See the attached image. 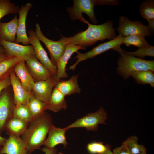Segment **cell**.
Returning <instances> with one entry per match:
<instances>
[{
    "label": "cell",
    "mask_w": 154,
    "mask_h": 154,
    "mask_svg": "<svg viewBox=\"0 0 154 154\" xmlns=\"http://www.w3.org/2000/svg\"><path fill=\"white\" fill-rule=\"evenodd\" d=\"M5 54L4 48L0 44V56Z\"/></svg>",
    "instance_id": "ab89813d"
},
{
    "label": "cell",
    "mask_w": 154,
    "mask_h": 154,
    "mask_svg": "<svg viewBox=\"0 0 154 154\" xmlns=\"http://www.w3.org/2000/svg\"><path fill=\"white\" fill-rule=\"evenodd\" d=\"M122 42L127 46L133 45L138 48L146 47L149 45L145 37L138 35L123 36Z\"/></svg>",
    "instance_id": "f1b7e54d"
},
{
    "label": "cell",
    "mask_w": 154,
    "mask_h": 154,
    "mask_svg": "<svg viewBox=\"0 0 154 154\" xmlns=\"http://www.w3.org/2000/svg\"><path fill=\"white\" fill-rule=\"evenodd\" d=\"M32 6V3H26L24 5H21L18 12L19 17L15 43H21L25 45L30 44L29 39L26 32V23L27 14Z\"/></svg>",
    "instance_id": "7c38bea8"
},
{
    "label": "cell",
    "mask_w": 154,
    "mask_h": 154,
    "mask_svg": "<svg viewBox=\"0 0 154 154\" xmlns=\"http://www.w3.org/2000/svg\"><path fill=\"white\" fill-rule=\"evenodd\" d=\"M8 56L6 54H3L0 56V62L6 58Z\"/></svg>",
    "instance_id": "60d3db41"
},
{
    "label": "cell",
    "mask_w": 154,
    "mask_h": 154,
    "mask_svg": "<svg viewBox=\"0 0 154 154\" xmlns=\"http://www.w3.org/2000/svg\"><path fill=\"white\" fill-rule=\"evenodd\" d=\"M18 23V19L15 15L10 21L7 23L0 22V39L15 43Z\"/></svg>",
    "instance_id": "ffe728a7"
},
{
    "label": "cell",
    "mask_w": 154,
    "mask_h": 154,
    "mask_svg": "<svg viewBox=\"0 0 154 154\" xmlns=\"http://www.w3.org/2000/svg\"><path fill=\"white\" fill-rule=\"evenodd\" d=\"M21 58L15 56H8L0 62V82L9 76L11 72L21 60Z\"/></svg>",
    "instance_id": "cb8c5ba5"
},
{
    "label": "cell",
    "mask_w": 154,
    "mask_h": 154,
    "mask_svg": "<svg viewBox=\"0 0 154 154\" xmlns=\"http://www.w3.org/2000/svg\"><path fill=\"white\" fill-rule=\"evenodd\" d=\"M78 76L74 75L68 80H60L55 87L65 96L79 94L81 90L78 84Z\"/></svg>",
    "instance_id": "44dd1931"
},
{
    "label": "cell",
    "mask_w": 154,
    "mask_h": 154,
    "mask_svg": "<svg viewBox=\"0 0 154 154\" xmlns=\"http://www.w3.org/2000/svg\"><path fill=\"white\" fill-rule=\"evenodd\" d=\"M29 123L25 121L12 116L8 121L5 126L9 135L20 137L26 130Z\"/></svg>",
    "instance_id": "7402d4cb"
},
{
    "label": "cell",
    "mask_w": 154,
    "mask_h": 154,
    "mask_svg": "<svg viewBox=\"0 0 154 154\" xmlns=\"http://www.w3.org/2000/svg\"><path fill=\"white\" fill-rule=\"evenodd\" d=\"M86 48L67 43L64 53L58 61L56 65L57 76L60 79L68 77L66 72V68L69 60L74 53L80 49L85 50Z\"/></svg>",
    "instance_id": "ac0fdd59"
},
{
    "label": "cell",
    "mask_w": 154,
    "mask_h": 154,
    "mask_svg": "<svg viewBox=\"0 0 154 154\" xmlns=\"http://www.w3.org/2000/svg\"><path fill=\"white\" fill-rule=\"evenodd\" d=\"M124 50L119 53L120 56L118 60L117 71L124 79H127L134 73L150 70L154 72V60H147L129 55Z\"/></svg>",
    "instance_id": "3957f363"
},
{
    "label": "cell",
    "mask_w": 154,
    "mask_h": 154,
    "mask_svg": "<svg viewBox=\"0 0 154 154\" xmlns=\"http://www.w3.org/2000/svg\"><path fill=\"white\" fill-rule=\"evenodd\" d=\"M118 25L117 31L123 36L138 35L145 37L151 35L147 26L139 21H131L124 15L119 17Z\"/></svg>",
    "instance_id": "ba28073f"
},
{
    "label": "cell",
    "mask_w": 154,
    "mask_h": 154,
    "mask_svg": "<svg viewBox=\"0 0 154 154\" xmlns=\"http://www.w3.org/2000/svg\"><path fill=\"white\" fill-rule=\"evenodd\" d=\"M0 44L4 48L7 56L18 57L26 61L30 58L35 56L34 48L31 45H21L1 39Z\"/></svg>",
    "instance_id": "8fae6325"
},
{
    "label": "cell",
    "mask_w": 154,
    "mask_h": 154,
    "mask_svg": "<svg viewBox=\"0 0 154 154\" xmlns=\"http://www.w3.org/2000/svg\"><path fill=\"white\" fill-rule=\"evenodd\" d=\"M35 30L38 38L44 44L47 48L50 54L52 62L56 66L58 61L64 52L67 44L64 37L62 36V38L57 41L48 39L42 33L38 23L35 25Z\"/></svg>",
    "instance_id": "52a82bcc"
},
{
    "label": "cell",
    "mask_w": 154,
    "mask_h": 154,
    "mask_svg": "<svg viewBox=\"0 0 154 154\" xmlns=\"http://www.w3.org/2000/svg\"><path fill=\"white\" fill-rule=\"evenodd\" d=\"M123 37L121 34H119L113 39L100 44L85 53H81L77 51L76 52L77 55L75 57L77 60L74 64L69 67V69L74 70L80 62L88 59H92L109 50L113 49L119 53L121 52L123 49L121 48L120 46L123 44Z\"/></svg>",
    "instance_id": "277c9868"
},
{
    "label": "cell",
    "mask_w": 154,
    "mask_h": 154,
    "mask_svg": "<svg viewBox=\"0 0 154 154\" xmlns=\"http://www.w3.org/2000/svg\"><path fill=\"white\" fill-rule=\"evenodd\" d=\"M58 154H64L61 152H59L58 153Z\"/></svg>",
    "instance_id": "b9f144b4"
},
{
    "label": "cell",
    "mask_w": 154,
    "mask_h": 154,
    "mask_svg": "<svg viewBox=\"0 0 154 154\" xmlns=\"http://www.w3.org/2000/svg\"><path fill=\"white\" fill-rule=\"evenodd\" d=\"M60 80L57 76L53 75L46 80L37 81L32 92L36 98L47 104L53 89Z\"/></svg>",
    "instance_id": "9c48e42d"
},
{
    "label": "cell",
    "mask_w": 154,
    "mask_h": 154,
    "mask_svg": "<svg viewBox=\"0 0 154 154\" xmlns=\"http://www.w3.org/2000/svg\"><path fill=\"white\" fill-rule=\"evenodd\" d=\"M27 105L33 120L43 114L47 110V104L38 99L33 95L30 98Z\"/></svg>",
    "instance_id": "d4e9b609"
},
{
    "label": "cell",
    "mask_w": 154,
    "mask_h": 154,
    "mask_svg": "<svg viewBox=\"0 0 154 154\" xmlns=\"http://www.w3.org/2000/svg\"><path fill=\"white\" fill-rule=\"evenodd\" d=\"M25 62L21 60L15 65L13 70L16 76L20 79L23 87L27 91L32 92L35 82L26 67Z\"/></svg>",
    "instance_id": "d6986e66"
},
{
    "label": "cell",
    "mask_w": 154,
    "mask_h": 154,
    "mask_svg": "<svg viewBox=\"0 0 154 154\" xmlns=\"http://www.w3.org/2000/svg\"><path fill=\"white\" fill-rule=\"evenodd\" d=\"M73 1V6L67 9L72 20L79 19L88 24L89 22L82 15L83 13H85L88 15L93 23H97L98 20L95 15L94 8L95 6L98 5V0H74Z\"/></svg>",
    "instance_id": "5b68a950"
},
{
    "label": "cell",
    "mask_w": 154,
    "mask_h": 154,
    "mask_svg": "<svg viewBox=\"0 0 154 154\" xmlns=\"http://www.w3.org/2000/svg\"><path fill=\"white\" fill-rule=\"evenodd\" d=\"M107 114L102 107L96 112L88 114L78 119L66 128L69 129L75 128H84L88 131H97L98 125L106 124Z\"/></svg>",
    "instance_id": "8992f818"
},
{
    "label": "cell",
    "mask_w": 154,
    "mask_h": 154,
    "mask_svg": "<svg viewBox=\"0 0 154 154\" xmlns=\"http://www.w3.org/2000/svg\"><path fill=\"white\" fill-rule=\"evenodd\" d=\"M68 130L66 127L60 128L52 125L44 145L46 147L53 148L58 145L62 144L66 148L68 143L66 140L65 133Z\"/></svg>",
    "instance_id": "2e32d148"
},
{
    "label": "cell",
    "mask_w": 154,
    "mask_h": 154,
    "mask_svg": "<svg viewBox=\"0 0 154 154\" xmlns=\"http://www.w3.org/2000/svg\"><path fill=\"white\" fill-rule=\"evenodd\" d=\"M137 136H132L128 137L123 141L122 145L125 146L132 154H147L146 148L138 143Z\"/></svg>",
    "instance_id": "484cf974"
},
{
    "label": "cell",
    "mask_w": 154,
    "mask_h": 154,
    "mask_svg": "<svg viewBox=\"0 0 154 154\" xmlns=\"http://www.w3.org/2000/svg\"><path fill=\"white\" fill-rule=\"evenodd\" d=\"M148 25L147 26L148 29L151 34L154 33V19L148 20Z\"/></svg>",
    "instance_id": "8d00e7d4"
},
{
    "label": "cell",
    "mask_w": 154,
    "mask_h": 154,
    "mask_svg": "<svg viewBox=\"0 0 154 154\" xmlns=\"http://www.w3.org/2000/svg\"><path fill=\"white\" fill-rule=\"evenodd\" d=\"M111 146L104 144L102 142L93 141L88 143L86 149L90 154H100L105 152Z\"/></svg>",
    "instance_id": "d6a6232c"
},
{
    "label": "cell",
    "mask_w": 154,
    "mask_h": 154,
    "mask_svg": "<svg viewBox=\"0 0 154 154\" xmlns=\"http://www.w3.org/2000/svg\"><path fill=\"white\" fill-rule=\"evenodd\" d=\"M6 138H4L0 135V149L5 142Z\"/></svg>",
    "instance_id": "74e56055"
},
{
    "label": "cell",
    "mask_w": 154,
    "mask_h": 154,
    "mask_svg": "<svg viewBox=\"0 0 154 154\" xmlns=\"http://www.w3.org/2000/svg\"><path fill=\"white\" fill-rule=\"evenodd\" d=\"M19 6L9 0H0V20L5 16L18 13Z\"/></svg>",
    "instance_id": "4dcf8cb0"
},
{
    "label": "cell",
    "mask_w": 154,
    "mask_h": 154,
    "mask_svg": "<svg viewBox=\"0 0 154 154\" xmlns=\"http://www.w3.org/2000/svg\"><path fill=\"white\" fill-rule=\"evenodd\" d=\"M126 54L137 56L141 58H143L146 56H154V46L149 44L148 46L141 48H138V49L134 52H127L124 51Z\"/></svg>",
    "instance_id": "1f68e13d"
},
{
    "label": "cell",
    "mask_w": 154,
    "mask_h": 154,
    "mask_svg": "<svg viewBox=\"0 0 154 154\" xmlns=\"http://www.w3.org/2000/svg\"><path fill=\"white\" fill-rule=\"evenodd\" d=\"M87 29L72 37H64L67 43L71 44L85 48L94 44L99 41L112 40L116 37L113 24L110 20L100 25L88 23Z\"/></svg>",
    "instance_id": "6da1fadb"
},
{
    "label": "cell",
    "mask_w": 154,
    "mask_h": 154,
    "mask_svg": "<svg viewBox=\"0 0 154 154\" xmlns=\"http://www.w3.org/2000/svg\"><path fill=\"white\" fill-rule=\"evenodd\" d=\"M131 76L138 84H149L154 87V71L150 70L142 71L134 73Z\"/></svg>",
    "instance_id": "4316f807"
},
{
    "label": "cell",
    "mask_w": 154,
    "mask_h": 154,
    "mask_svg": "<svg viewBox=\"0 0 154 154\" xmlns=\"http://www.w3.org/2000/svg\"><path fill=\"white\" fill-rule=\"evenodd\" d=\"M12 116L29 123L33 120L31 112L27 105L19 104L15 105Z\"/></svg>",
    "instance_id": "83f0119b"
},
{
    "label": "cell",
    "mask_w": 154,
    "mask_h": 154,
    "mask_svg": "<svg viewBox=\"0 0 154 154\" xmlns=\"http://www.w3.org/2000/svg\"><path fill=\"white\" fill-rule=\"evenodd\" d=\"M45 154H57L58 151L56 148H48L46 147H43L42 149Z\"/></svg>",
    "instance_id": "d590c367"
},
{
    "label": "cell",
    "mask_w": 154,
    "mask_h": 154,
    "mask_svg": "<svg viewBox=\"0 0 154 154\" xmlns=\"http://www.w3.org/2000/svg\"><path fill=\"white\" fill-rule=\"evenodd\" d=\"M111 147H110L105 152L100 154H114L111 151Z\"/></svg>",
    "instance_id": "f35d334b"
},
{
    "label": "cell",
    "mask_w": 154,
    "mask_h": 154,
    "mask_svg": "<svg viewBox=\"0 0 154 154\" xmlns=\"http://www.w3.org/2000/svg\"><path fill=\"white\" fill-rule=\"evenodd\" d=\"M21 137L26 145L27 152L30 153L40 149L44 145L53 120L48 113L43 114L33 119Z\"/></svg>",
    "instance_id": "7a4b0ae2"
},
{
    "label": "cell",
    "mask_w": 154,
    "mask_h": 154,
    "mask_svg": "<svg viewBox=\"0 0 154 154\" xmlns=\"http://www.w3.org/2000/svg\"><path fill=\"white\" fill-rule=\"evenodd\" d=\"M139 11L141 17L147 21L154 19V0H147L142 1L139 7Z\"/></svg>",
    "instance_id": "f546056e"
},
{
    "label": "cell",
    "mask_w": 154,
    "mask_h": 154,
    "mask_svg": "<svg viewBox=\"0 0 154 154\" xmlns=\"http://www.w3.org/2000/svg\"><path fill=\"white\" fill-rule=\"evenodd\" d=\"M11 85V81L9 76L0 82V94L4 90Z\"/></svg>",
    "instance_id": "e575fe53"
},
{
    "label": "cell",
    "mask_w": 154,
    "mask_h": 154,
    "mask_svg": "<svg viewBox=\"0 0 154 154\" xmlns=\"http://www.w3.org/2000/svg\"><path fill=\"white\" fill-rule=\"evenodd\" d=\"M27 150L21 137L9 135L0 149V154H25Z\"/></svg>",
    "instance_id": "e0dca14e"
},
{
    "label": "cell",
    "mask_w": 154,
    "mask_h": 154,
    "mask_svg": "<svg viewBox=\"0 0 154 154\" xmlns=\"http://www.w3.org/2000/svg\"><path fill=\"white\" fill-rule=\"evenodd\" d=\"M65 96L55 87L47 104V110L57 112L62 109H66L68 106Z\"/></svg>",
    "instance_id": "603a6c76"
},
{
    "label": "cell",
    "mask_w": 154,
    "mask_h": 154,
    "mask_svg": "<svg viewBox=\"0 0 154 154\" xmlns=\"http://www.w3.org/2000/svg\"><path fill=\"white\" fill-rule=\"evenodd\" d=\"M30 154V153H29L27 152L25 153V154Z\"/></svg>",
    "instance_id": "7bdbcfd3"
},
{
    "label": "cell",
    "mask_w": 154,
    "mask_h": 154,
    "mask_svg": "<svg viewBox=\"0 0 154 154\" xmlns=\"http://www.w3.org/2000/svg\"><path fill=\"white\" fill-rule=\"evenodd\" d=\"M114 154H132L124 145H122L113 150Z\"/></svg>",
    "instance_id": "836d02e7"
},
{
    "label": "cell",
    "mask_w": 154,
    "mask_h": 154,
    "mask_svg": "<svg viewBox=\"0 0 154 154\" xmlns=\"http://www.w3.org/2000/svg\"><path fill=\"white\" fill-rule=\"evenodd\" d=\"M9 77L13 92L14 105H27L33 93L27 91L23 87L13 70L10 72Z\"/></svg>",
    "instance_id": "4fadbf2b"
},
{
    "label": "cell",
    "mask_w": 154,
    "mask_h": 154,
    "mask_svg": "<svg viewBox=\"0 0 154 154\" xmlns=\"http://www.w3.org/2000/svg\"><path fill=\"white\" fill-rule=\"evenodd\" d=\"M29 44L33 47L36 58L54 75L57 76V68L50 59L47 53L42 46L40 40L37 37L35 32L32 29L28 32Z\"/></svg>",
    "instance_id": "30bf717a"
},
{
    "label": "cell",
    "mask_w": 154,
    "mask_h": 154,
    "mask_svg": "<svg viewBox=\"0 0 154 154\" xmlns=\"http://www.w3.org/2000/svg\"><path fill=\"white\" fill-rule=\"evenodd\" d=\"M25 64L31 75L37 81L46 80L54 75L35 56L27 60Z\"/></svg>",
    "instance_id": "9a60e30c"
},
{
    "label": "cell",
    "mask_w": 154,
    "mask_h": 154,
    "mask_svg": "<svg viewBox=\"0 0 154 154\" xmlns=\"http://www.w3.org/2000/svg\"><path fill=\"white\" fill-rule=\"evenodd\" d=\"M7 88L0 94V129L5 126L8 121L12 116L15 106Z\"/></svg>",
    "instance_id": "5bb4252c"
}]
</instances>
